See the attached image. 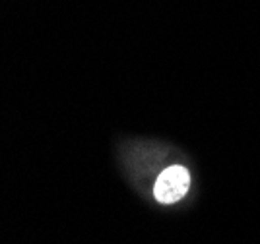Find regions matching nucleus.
Masks as SVG:
<instances>
[{"label": "nucleus", "mask_w": 260, "mask_h": 244, "mask_svg": "<svg viewBox=\"0 0 260 244\" xmlns=\"http://www.w3.org/2000/svg\"><path fill=\"white\" fill-rule=\"evenodd\" d=\"M190 170L184 165H169L157 175L153 182V198L157 203L173 205L181 202L190 190Z\"/></svg>", "instance_id": "f257e3e1"}]
</instances>
